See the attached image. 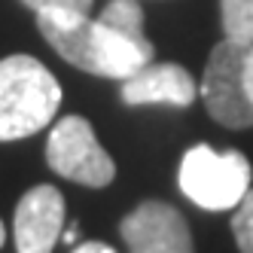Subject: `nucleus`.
Here are the masks:
<instances>
[{
	"label": "nucleus",
	"instance_id": "1",
	"mask_svg": "<svg viewBox=\"0 0 253 253\" xmlns=\"http://www.w3.org/2000/svg\"><path fill=\"white\" fill-rule=\"evenodd\" d=\"M37 28L67 64L95 77L122 83L156 58V46L147 34L131 37L101 22L98 15L92 19L88 12H40Z\"/></svg>",
	"mask_w": 253,
	"mask_h": 253
},
{
	"label": "nucleus",
	"instance_id": "2",
	"mask_svg": "<svg viewBox=\"0 0 253 253\" xmlns=\"http://www.w3.org/2000/svg\"><path fill=\"white\" fill-rule=\"evenodd\" d=\"M61 107V85L31 55L0 58V140H22L43 131Z\"/></svg>",
	"mask_w": 253,
	"mask_h": 253
},
{
	"label": "nucleus",
	"instance_id": "3",
	"mask_svg": "<svg viewBox=\"0 0 253 253\" xmlns=\"http://www.w3.org/2000/svg\"><path fill=\"white\" fill-rule=\"evenodd\" d=\"M253 168L238 150H213L208 143L189 147L180 159L177 183L192 205L205 211H235L250 189Z\"/></svg>",
	"mask_w": 253,
	"mask_h": 253
},
{
	"label": "nucleus",
	"instance_id": "4",
	"mask_svg": "<svg viewBox=\"0 0 253 253\" xmlns=\"http://www.w3.org/2000/svg\"><path fill=\"white\" fill-rule=\"evenodd\" d=\"M46 165L58 177L92 189L110 186L116 177L110 153L98 143L95 128L85 116H61L52 125L46 140Z\"/></svg>",
	"mask_w": 253,
	"mask_h": 253
},
{
	"label": "nucleus",
	"instance_id": "5",
	"mask_svg": "<svg viewBox=\"0 0 253 253\" xmlns=\"http://www.w3.org/2000/svg\"><path fill=\"white\" fill-rule=\"evenodd\" d=\"M241 58L244 46L223 37L211 49L202 77V101L211 119L226 128H250L253 125V101L241 80Z\"/></svg>",
	"mask_w": 253,
	"mask_h": 253
},
{
	"label": "nucleus",
	"instance_id": "6",
	"mask_svg": "<svg viewBox=\"0 0 253 253\" xmlns=\"http://www.w3.org/2000/svg\"><path fill=\"white\" fill-rule=\"evenodd\" d=\"M119 235L128 253H195L186 216L168 202H140L128 216H122Z\"/></svg>",
	"mask_w": 253,
	"mask_h": 253
},
{
	"label": "nucleus",
	"instance_id": "7",
	"mask_svg": "<svg viewBox=\"0 0 253 253\" xmlns=\"http://www.w3.org/2000/svg\"><path fill=\"white\" fill-rule=\"evenodd\" d=\"M64 226V195L40 183L22 195L12 216V235L19 253H52Z\"/></svg>",
	"mask_w": 253,
	"mask_h": 253
},
{
	"label": "nucleus",
	"instance_id": "8",
	"mask_svg": "<svg viewBox=\"0 0 253 253\" xmlns=\"http://www.w3.org/2000/svg\"><path fill=\"white\" fill-rule=\"evenodd\" d=\"M198 95V83L186 67L171 61H150L128 80H122L119 98L128 107L143 104H168V107H189Z\"/></svg>",
	"mask_w": 253,
	"mask_h": 253
},
{
	"label": "nucleus",
	"instance_id": "9",
	"mask_svg": "<svg viewBox=\"0 0 253 253\" xmlns=\"http://www.w3.org/2000/svg\"><path fill=\"white\" fill-rule=\"evenodd\" d=\"M220 22L226 40L250 46L253 43V0H220Z\"/></svg>",
	"mask_w": 253,
	"mask_h": 253
},
{
	"label": "nucleus",
	"instance_id": "10",
	"mask_svg": "<svg viewBox=\"0 0 253 253\" xmlns=\"http://www.w3.org/2000/svg\"><path fill=\"white\" fill-rule=\"evenodd\" d=\"M232 235L241 253H253V186L247 189V195L235 205L232 213Z\"/></svg>",
	"mask_w": 253,
	"mask_h": 253
},
{
	"label": "nucleus",
	"instance_id": "11",
	"mask_svg": "<svg viewBox=\"0 0 253 253\" xmlns=\"http://www.w3.org/2000/svg\"><path fill=\"white\" fill-rule=\"evenodd\" d=\"M34 12H88L95 0H22Z\"/></svg>",
	"mask_w": 253,
	"mask_h": 253
},
{
	"label": "nucleus",
	"instance_id": "12",
	"mask_svg": "<svg viewBox=\"0 0 253 253\" xmlns=\"http://www.w3.org/2000/svg\"><path fill=\"white\" fill-rule=\"evenodd\" d=\"M241 80H244V88L253 101V43L244 46V58H241Z\"/></svg>",
	"mask_w": 253,
	"mask_h": 253
},
{
	"label": "nucleus",
	"instance_id": "13",
	"mask_svg": "<svg viewBox=\"0 0 253 253\" xmlns=\"http://www.w3.org/2000/svg\"><path fill=\"white\" fill-rule=\"evenodd\" d=\"M74 253H116L110 244H101V241H85V244H80Z\"/></svg>",
	"mask_w": 253,
	"mask_h": 253
},
{
	"label": "nucleus",
	"instance_id": "14",
	"mask_svg": "<svg viewBox=\"0 0 253 253\" xmlns=\"http://www.w3.org/2000/svg\"><path fill=\"white\" fill-rule=\"evenodd\" d=\"M77 235H80V226H70V229L61 232V241L64 244H77Z\"/></svg>",
	"mask_w": 253,
	"mask_h": 253
},
{
	"label": "nucleus",
	"instance_id": "15",
	"mask_svg": "<svg viewBox=\"0 0 253 253\" xmlns=\"http://www.w3.org/2000/svg\"><path fill=\"white\" fill-rule=\"evenodd\" d=\"M3 241H6V229H3V223H0V247H3Z\"/></svg>",
	"mask_w": 253,
	"mask_h": 253
}]
</instances>
